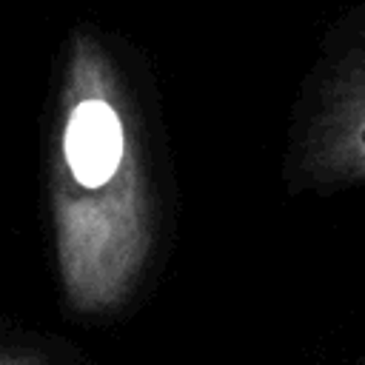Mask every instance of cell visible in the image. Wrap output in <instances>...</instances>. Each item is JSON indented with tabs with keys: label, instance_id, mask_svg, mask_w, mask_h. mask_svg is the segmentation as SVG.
I'll use <instances>...</instances> for the list:
<instances>
[{
	"label": "cell",
	"instance_id": "1",
	"mask_svg": "<svg viewBox=\"0 0 365 365\" xmlns=\"http://www.w3.org/2000/svg\"><path fill=\"white\" fill-rule=\"evenodd\" d=\"M51 222L63 294L80 314L117 308L151 248V202L120 74L94 34L66 57L51 157Z\"/></svg>",
	"mask_w": 365,
	"mask_h": 365
},
{
	"label": "cell",
	"instance_id": "2",
	"mask_svg": "<svg viewBox=\"0 0 365 365\" xmlns=\"http://www.w3.org/2000/svg\"><path fill=\"white\" fill-rule=\"evenodd\" d=\"M297 171L308 182L365 180V46L322 86L299 140Z\"/></svg>",
	"mask_w": 365,
	"mask_h": 365
},
{
	"label": "cell",
	"instance_id": "3",
	"mask_svg": "<svg viewBox=\"0 0 365 365\" xmlns=\"http://www.w3.org/2000/svg\"><path fill=\"white\" fill-rule=\"evenodd\" d=\"M0 365H48V359L34 345H20V342H3L0 339Z\"/></svg>",
	"mask_w": 365,
	"mask_h": 365
}]
</instances>
